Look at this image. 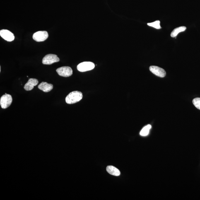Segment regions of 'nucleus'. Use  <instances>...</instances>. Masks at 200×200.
<instances>
[{
    "mask_svg": "<svg viewBox=\"0 0 200 200\" xmlns=\"http://www.w3.org/2000/svg\"><path fill=\"white\" fill-rule=\"evenodd\" d=\"M83 97L82 92L78 91L71 92L66 97L65 100L67 104H72L80 101Z\"/></svg>",
    "mask_w": 200,
    "mask_h": 200,
    "instance_id": "nucleus-1",
    "label": "nucleus"
},
{
    "mask_svg": "<svg viewBox=\"0 0 200 200\" xmlns=\"http://www.w3.org/2000/svg\"><path fill=\"white\" fill-rule=\"evenodd\" d=\"M95 67L94 63L90 61H85L79 64L77 68L78 71L81 72H85L93 69Z\"/></svg>",
    "mask_w": 200,
    "mask_h": 200,
    "instance_id": "nucleus-2",
    "label": "nucleus"
},
{
    "mask_svg": "<svg viewBox=\"0 0 200 200\" xmlns=\"http://www.w3.org/2000/svg\"><path fill=\"white\" fill-rule=\"evenodd\" d=\"M12 102V98L11 96L8 94L5 93L1 97L0 104L2 108L5 109L8 108L11 105Z\"/></svg>",
    "mask_w": 200,
    "mask_h": 200,
    "instance_id": "nucleus-3",
    "label": "nucleus"
},
{
    "mask_svg": "<svg viewBox=\"0 0 200 200\" xmlns=\"http://www.w3.org/2000/svg\"><path fill=\"white\" fill-rule=\"evenodd\" d=\"M59 60V58L56 54H48L43 59L42 63L44 65H51L58 62Z\"/></svg>",
    "mask_w": 200,
    "mask_h": 200,
    "instance_id": "nucleus-4",
    "label": "nucleus"
},
{
    "mask_svg": "<svg viewBox=\"0 0 200 200\" xmlns=\"http://www.w3.org/2000/svg\"><path fill=\"white\" fill-rule=\"evenodd\" d=\"M56 72L60 76L65 77L70 76L73 74L72 69L68 66H63L58 68L56 69Z\"/></svg>",
    "mask_w": 200,
    "mask_h": 200,
    "instance_id": "nucleus-5",
    "label": "nucleus"
},
{
    "mask_svg": "<svg viewBox=\"0 0 200 200\" xmlns=\"http://www.w3.org/2000/svg\"><path fill=\"white\" fill-rule=\"evenodd\" d=\"M48 37V34L46 31H39L34 33L33 38L36 41L40 42L44 41Z\"/></svg>",
    "mask_w": 200,
    "mask_h": 200,
    "instance_id": "nucleus-6",
    "label": "nucleus"
},
{
    "mask_svg": "<svg viewBox=\"0 0 200 200\" xmlns=\"http://www.w3.org/2000/svg\"><path fill=\"white\" fill-rule=\"evenodd\" d=\"M149 70L153 74L160 78H163L166 75L165 70L159 67L155 66H150Z\"/></svg>",
    "mask_w": 200,
    "mask_h": 200,
    "instance_id": "nucleus-7",
    "label": "nucleus"
},
{
    "mask_svg": "<svg viewBox=\"0 0 200 200\" xmlns=\"http://www.w3.org/2000/svg\"><path fill=\"white\" fill-rule=\"evenodd\" d=\"M0 35L5 40L8 42H11L15 39L13 34L8 30H3L0 31Z\"/></svg>",
    "mask_w": 200,
    "mask_h": 200,
    "instance_id": "nucleus-8",
    "label": "nucleus"
},
{
    "mask_svg": "<svg viewBox=\"0 0 200 200\" xmlns=\"http://www.w3.org/2000/svg\"><path fill=\"white\" fill-rule=\"evenodd\" d=\"M38 83V81L36 79H30L29 81L27 82L25 85V89L26 91H30L33 89L34 87L36 86Z\"/></svg>",
    "mask_w": 200,
    "mask_h": 200,
    "instance_id": "nucleus-9",
    "label": "nucleus"
},
{
    "mask_svg": "<svg viewBox=\"0 0 200 200\" xmlns=\"http://www.w3.org/2000/svg\"><path fill=\"white\" fill-rule=\"evenodd\" d=\"M38 88L45 92H50L53 88V85L46 82H42L38 85Z\"/></svg>",
    "mask_w": 200,
    "mask_h": 200,
    "instance_id": "nucleus-10",
    "label": "nucleus"
},
{
    "mask_svg": "<svg viewBox=\"0 0 200 200\" xmlns=\"http://www.w3.org/2000/svg\"><path fill=\"white\" fill-rule=\"evenodd\" d=\"M107 172L111 175L119 176L120 175L121 172L118 169L116 168L113 166H108L107 167Z\"/></svg>",
    "mask_w": 200,
    "mask_h": 200,
    "instance_id": "nucleus-11",
    "label": "nucleus"
},
{
    "mask_svg": "<svg viewBox=\"0 0 200 200\" xmlns=\"http://www.w3.org/2000/svg\"><path fill=\"white\" fill-rule=\"evenodd\" d=\"M185 26H181L176 28L172 31L170 34V36L172 37H175L177 36L179 33L181 32H184L186 30Z\"/></svg>",
    "mask_w": 200,
    "mask_h": 200,
    "instance_id": "nucleus-12",
    "label": "nucleus"
},
{
    "mask_svg": "<svg viewBox=\"0 0 200 200\" xmlns=\"http://www.w3.org/2000/svg\"><path fill=\"white\" fill-rule=\"evenodd\" d=\"M151 125H148L145 126L140 132V135L143 136H147L149 133L150 130L151 129Z\"/></svg>",
    "mask_w": 200,
    "mask_h": 200,
    "instance_id": "nucleus-13",
    "label": "nucleus"
},
{
    "mask_svg": "<svg viewBox=\"0 0 200 200\" xmlns=\"http://www.w3.org/2000/svg\"><path fill=\"white\" fill-rule=\"evenodd\" d=\"M147 25L149 26H151L157 29H160L161 28L160 26V20H156L154 22L152 23H148Z\"/></svg>",
    "mask_w": 200,
    "mask_h": 200,
    "instance_id": "nucleus-14",
    "label": "nucleus"
},
{
    "mask_svg": "<svg viewBox=\"0 0 200 200\" xmlns=\"http://www.w3.org/2000/svg\"><path fill=\"white\" fill-rule=\"evenodd\" d=\"M193 104L196 108L200 110V98L197 97L193 100Z\"/></svg>",
    "mask_w": 200,
    "mask_h": 200,
    "instance_id": "nucleus-15",
    "label": "nucleus"
}]
</instances>
